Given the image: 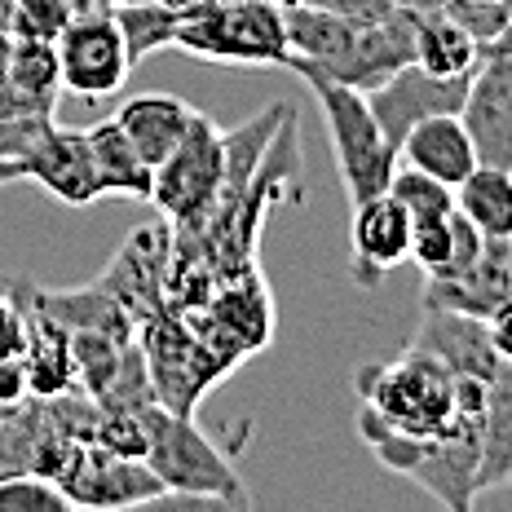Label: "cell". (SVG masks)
Returning a JSON list of instances; mask_svg holds the SVG:
<instances>
[{"instance_id": "1", "label": "cell", "mask_w": 512, "mask_h": 512, "mask_svg": "<svg viewBox=\"0 0 512 512\" xmlns=\"http://www.w3.org/2000/svg\"><path fill=\"white\" fill-rule=\"evenodd\" d=\"M358 398L371 420L411 437H437L464 420L460 376L442 358L407 345L393 362H371L358 371Z\"/></svg>"}, {"instance_id": "2", "label": "cell", "mask_w": 512, "mask_h": 512, "mask_svg": "<svg viewBox=\"0 0 512 512\" xmlns=\"http://www.w3.org/2000/svg\"><path fill=\"white\" fill-rule=\"evenodd\" d=\"M173 49L221 67H292V40L279 0H195Z\"/></svg>"}, {"instance_id": "3", "label": "cell", "mask_w": 512, "mask_h": 512, "mask_svg": "<svg viewBox=\"0 0 512 512\" xmlns=\"http://www.w3.org/2000/svg\"><path fill=\"white\" fill-rule=\"evenodd\" d=\"M287 71H296V76L309 84L318 111H323L340 181H345V190H349V204H362V199L389 190V177H393V168H398V151H393L389 137L380 133L367 93L336 80V76H327L323 67L301 62V58H292Z\"/></svg>"}, {"instance_id": "4", "label": "cell", "mask_w": 512, "mask_h": 512, "mask_svg": "<svg viewBox=\"0 0 512 512\" xmlns=\"http://www.w3.org/2000/svg\"><path fill=\"white\" fill-rule=\"evenodd\" d=\"M146 464L173 499L195 504H230L248 508L252 495L243 490V477L217 451V442L199 429L195 415H177L168 407H146Z\"/></svg>"}, {"instance_id": "5", "label": "cell", "mask_w": 512, "mask_h": 512, "mask_svg": "<svg viewBox=\"0 0 512 512\" xmlns=\"http://www.w3.org/2000/svg\"><path fill=\"white\" fill-rule=\"evenodd\" d=\"M221 190H226V133L212 124V115L195 111L177 151L155 168L151 204L173 230H199L217 208Z\"/></svg>"}, {"instance_id": "6", "label": "cell", "mask_w": 512, "mask_h": 512, "mask_svg": "<svg viewBox=\"0 0 512 512\" xmlns=\"http://www.w3.org/2000/svg\"><path fill=\"white\" fill-rule=\"evenodd\" d=\"M181 318H186L190 332L217 354V362L226 371H234L243 358L261 354L274 340V301H270V287H265L256 265L221 279L217 292H212L204 305L186 309Z\"/></svg>"}, {"instance_id": "7", "label": "cell", "mask_w": 512, "mask_h": 512, "mask_svg": "<svg viewBox=\"0 0 512 512\" xmlns=\"http://www.w3.org/2000/svg\"><path fill=\"white\" fill-rule=\"evenodd\" d=\"M137 345L146 354L155 380V398L159 407L177 411V415H195V402L217 384L221 376H230L217 362V354L186 327L181 314H155L151 323L137 327Z\"/></svg>"}, {"instance_id": "8", "label": "cell", "mask_w": 512, "mask_h": 512, "mask_svg": "<svg viewBox=\"0 0 512 512\" xmlns=\"http://www.w3.org/2000/svg\"><path fill=\"white\" fill-rule=\"evenodd\" d=\"M58 490L67 495L71 512H115V508H137V504H164L168 486L151 473L146 460H128L115 455L98 442H76L67 451V460L53 473Z\"/></svg>"}, {"instance_id": "9", "label": "cell", "mask_w": 512, "mask_h": 512, "mask_svg": "<svg viewBox=\"0 0 512 512\" xmlns=\"http://www.w3.org/2000/svg\"><path fill=\"white\" fill-rule=\"evenodd\" d=\"M62 67V89L76 98H111L124 89V80L133 76V58H128L124 31L115 23L111 9L93 5L76 14L53 40Z\"/></svg>"}, {"instance_id": "10", "label": "cell", "mask_w": 512, "mask_h": 512, "mask_svg": "<svg viewBox=\"0 0 512 512\" xmlns=\"http://www.w3.org/2000/svg\"><path fill=\"white\" fill-rule=\"evenodd\" d=\"M168 270H173V226L155 221V226H137L115 248L111 265L98 274V283L142 327L155 314H168Z\"/></svg>"}, {"instance_id": "11", "label": "cell", "mask_w": 512, "mask_h": 512, "mask_svg": "<svg viewBox=\"0 0 512 512\" xmlns=\"http://www.w3.org/2000/svg\"><path fill=\"white\" fill-rule=\"evenodd\" d=\"M468 80H473V71L468 76H433L420 62H411V67L393 71L389 80H380L376 89H367V102H371L380 133L398 151V142L420 120H429V115H460Z\"/></svg>"}, {"instance_id": "12", "label": "cell", "mask_w": 512, "mask_h": 512, "mask_svg": "<svg viewBox=\"0 0 512 512\" xmlns=\"http://www.w3.org/2000/svg\"><path fill=\"white\" fill-rule=\"evenodd\" d=\"M477 468H482V411L464 415L455 429L424 437L420 455L402 477H411L420 490H429L442 508L468 512L477 499Z\"/></svg>"}, {"instance_id": "13", "label": "cell", "mask_w": 512, "mask_h": 512, "mask_svg": "<svg viewBox=\"0 0 512 512\" xmlns=\"http://www.w3.org/2000/svg\"><path fill=\"white\" fill-rule=\"evenodd\" d=\"M460 120L477 146V164L512 168V49H482Z\"/></svg>"}, {"instance_id": "14", "label": "cell", "mask_w": 512, "mask_h": 512, "mask_svg": "<svg viewBox=\"0 0 512 512\" xmlns=\"http://www.w3.org/2000/svg\"><path fill=\"white\" fill-rule=\"evenodd\" d=\"M23 173L27 181H36L45 195H53L67 208H89L106 199L98 159H93L89 133L84 128H58L49 124L45 133L31 142V151L23 155Z\"/></svg>"}, {"instance_id": "15", "label": "cell", "mask_w": 512, "mask_h": 512, "mask_svg": "<svg viewBox=\"0 0 512 512\" xmlns=\"http://www.w3.org/2000/svg\"><path fill=\"white\" fill-rule=\"evenodd\" d=\"M349 248H354V283L376 287L411 256V212L389 190L362 199L349 221Z\"/></svg>"}, {"instance_id": "16", "label": "cell", "mask_w": 512, "mask_h": 512, "mask_svg": "<svg viewBox=\"0 0 512 512\" xmlns=\"http://www.w3.org/2000/svg\"><path fill=\"white\" fill-rule=\"evenodd\" d=\"M415 349L442 358L455 376L464 380H490L499 371V349L490 340V323L477 314H460V309H424L420 327L411 336Z\"/></svg>"}, {"instance_id": "17", "label": "cell", "mask_w": 512, "mask_h": 512, "mask_svg": "<svg viewBox=\"0 0 512 512\" xmlns=\"http://www.w3.org/2000/svg\"><path fill=\"white\" fill-rule=\"evenodd\" d=\"M415 62V9H402L393 5L389 14L371 18V23H358V36H354V49L345 53L336 71L327 76L354 84V89H376L380 80H389L393 71L411 67Z\"/></svg>"}, {"instance_id": "18", "label": "cell", "mask_w": 512, "mask_h": 512, "mask_svg": "<svg viewBox=\"0 0 512 512\" xmlns=\"http://www.w3.org/2000/svg\"><path fill=\"white\" fill-rule=\"evenodd\" d=\"M5 287L23 305L40 309V314L53 318L58 327H67V332H111L124 340L137 336V323L124 314V305L115 301L98 279L84 287H62V292H49V287H40L31 279H5Z\"/></svg>"}, {"instance_id": "19", "label": "cell", "mask_w": 512, "mask_h": 512, "mask_svg": "<svg viewBox=\"0 0 512 512\" xmlns=\"http://www.w3.org/2000/svg\"><path fill=\"white\" fill-rule=\"evenodd\" d=\"M512 296L508 283V239H486L482 256L451 279L424 283V309H460V314L490 318Z\"/></svg>"}, {"instance_id": "20", "label": "cell", "mask_w": 512, "mask_h": 512, "mask_svg": "<svg viewBox=\"0 0 512 512\" xmlns=\"http://www.w3.org/2000/svg\"><path fill=\"white\" fill-rule=\"evenodd\" d=\"M398 164L420 168L446 186H460L477 168V146L460 115H429L398 142Z\"/></svg>"}, {"instance_id": "21", "label": "cell", "mask_w": 512, "mask_h": 512, "mask_svg": "<svg viewBox=\"0 0 512 512\" xmlns=\"http://www.w3.org/2000/svg\"><path fill=\"white\" fill-rule=\"evenodd\" d=\"M115 120L128 133V142L142 151L146 164L159 168L186 137L190 120H195V106L173 98V93H137L115 111Z\"/></svg>"}, {"instance_id": "22", "label": "cell", "mask_w": 512, "mask_h": 512, "mask_svg": "<svg viewBox=\"0 0 512 512\" xmlns=\"http://www.w3.org/2000/svg\"><path fill=\"white\" fill-rule=\"evenodd\" d=\"M283 18H287V40H292V58H301V62L336 71L340 62H345V53L354 49L358 23L345 18V14L305 5V0H287Z\"/></svg>"}, {"instance_id": "23", "label": "cell", "mask_w": 512, "mask_h": 512, "mask_svg": "<svg viewBox=\"0 0 512 512\" xmlns=\"http://www.w3.org/2000/svg\"><path fill=\"white\" fill-rule=\"evenodd\" d=\"M512 486V362L486 380L482 402V468H477V495Z\"/></svg>"}, {"instance_id": "24", "label": "cell", "mask_w": 512, "mask_h": 512, "mask_svg": "<svg viewBox=\"0 0 512 512\" xmlns=\"http://www.w3.org/2000/svg\"><path fill=\"white\" fill-rule=\"evenodd\" d=\"M18 301V296H14ZM23 305V301H18ZM27 309V349H23V362H27V384L36 398H58V393L76 389V358H71V332L58 327L53 318H45L40 309Z\"/></svg>"}, {"instance_id": "25", "label": "cell", "mask_w": 512, "mask_h": 512, "mask_svg": "<svg viewBox=\"0 0 512 512\" xmlns=\"http://www.w3.org/2000/svg\"><path fill=\"white\" fill-rule=\"evenodd\" d=\"M415 62L433 76H468L482 62V45L451 9L415 14Z\"/></svg>"}, {"instance_id": "26", "label": "cell", "mask_w": 512, "mask_h": 512, "mask_svg": "<svg viewBox=\"0 0 512 512\" xmlns=\"http://www.w3.org/2000/svg\"><path fill=\"white\" fill-rule=\"evenodd\" d=\"M89 133V146H93V159H98V173H102V186L106 195H124V199H146L151 204V186H155V168L142 159L128 133L120 128V120H98L84 128Z\"/></svg>"}, {"instance_id": "27", "label": "cell", "mask_w": 512, "mask_h": 512, "mask_svg": "<svg viewBox=\"0 0 512 512\" xmlns=\"http://www.w3.org/2000/svg\"><path fill=\"white\" fill-rule=\"evenodd\" d=\"M9 80H14L18 98L36 115H53L62 93V67L53 40L40 36H9Z\"/></svg>"}, {"instance_id": "28", "label": "cell", "mask_w": 512, "mask_h": 512, "mask_svg": "<svg viewBox=\"0 0 512 512\" xmlns=\"http://www.w3.org/2000/svg\"><path fill=\"white\" fill-rule=\"evenodd\" d=\"M455 208L473 221L486 239H512V168L477 164L455 186Z\"/></svg>"}, {"instance_id": "29", "label": "cell", "mask_w": 512, "mask_h": 512, "mask_svg": "<svg viewBox=\"0 0 512 512\" xmlns=\"http://www.w3.org/2000/svg\"><path fill=\"white\" fill-rule=\"evenodd\" d=\"M111 14H115V23H120V31H124L128 58H133V67H137V62H146L151 53L173 49L181 14H186V9L164 5V0H133V5H115Z\"/></svg>"}, {"instance_id": "30", "label": "cell", "mask_w": 512, "mask_h": 512, "mask_svg": "<svg viewBox=\"0 0 512 512\" xmlns=\"http://www.w3.org/2000/svg\"><path fill=\"white\" fill-rule=\"evenodd\" d=\"M137 340V336H133ZM133 340L111 336V332H71V358H76V389L89 398H102L111 389V380L120 376L124 354Z\"/></svg>"}, {"instance_id": "31", "label": "cell", "mask_w": 512, "mask_h": 512, "mask_svg": "<svg viewBox=\"0 0 512 512\" xmlns=\"http://www.w3.org/2000/svg\"><path fill=\"white\" fill-rule=\"evenodd\" d=\"M0 512H71V504L53 477L0 468Z\"/></svg>"}, {"instance_id": "32", "label": "cell", "mask_w": 512, "mask_h": 512, "mask_svg": "<svg viewBox=\"0 0 512 512\" xmlns=\"http://www.w3.org/2000/svg\"><path fill=\"white\" fill-rule=\"evenodd\" d=\"M389 195L398 199L411 217H429V212H451L455 208V186H446V181L420 173V168H407V164L393 168Z\"/></svg>"}, {"instance_id": "33", "label": "cell", "mask_w": 512, "mask_h": 512, "mask_svg": "<svg viewBox=\"0 0 512 512\" xmlns=\"http://www.w3.org/2000/svg\"><path fill=\"white\" fill-rule=\"evenodd\" d=\"M53 124V115H18V120H0V159H23L40 133Z\"/></svg>"}, {"instance_id": "34", "label": "cell", "mask_w": 512, "mask_h": 512, "mask_svg": "<svg viewBox=\"0 0 512 512\" xmlns=\"http://www.w3.org/2000/svg\"><path fill=\"white\" fill-rule=\"evenodd\" d=\"M27 349V309L0 283V358H14Z\"/></svg>"}, {"instance_id": "35", "label": "cell", "mask_w": 512, "mask_h": 512, "mask_svg": "<svg viewBox=\"0 0 512 512\" xmlns=\"http://www.w3.org/2000/svg\"><path fill=\"white\" fill-rule=\"evenodd\" d=\"M27 398H31V384H27L23 354L0 358V411H14L18 402H27Z\"/></svg>"}, {"instance_id": "36", "label": "cell", "mask_w": 512, "mask_h": 512, "mask_svg": "<svg viewBox=\"0 0 512 512\" xmlns=\"http://www.w3.org/2000/svg\"><path fill=\"white\" fill-rule=\"evenodd\" d=\"M18 115H36L18 98L14 80H9V31H0V120H18Z\"/></svg>"}, {"instance_id": "37", "label": "cell", "mask_w": 512, "mask_h": 512, "mask_svg": "<svg viewBox=\"0 0 512 512\" xmlns=\"http://www.w3.org/2000/svg\"><path fill=\"white\" fill-rule=\"evenodd\" d=\"M305 5L332 9V14H345V18H354V23H371V18L389 14L393 0H305Z\"/></svg>"}, {"instance_id": "38", "label": "cell", "mask_w": 512, "mask_h": 512, "mask_svg": "<svg viewBox=\"0 0 512 512\" xmlns=\"http://www.w3.org/2000/svg\"><path fill=\"white\" fill-rule=\"evenodd\" d=\"M486 323H490V340H495L499 358H508V362H512V296L495 309V314L486 318Z\"/></svg>"}, {"instance_id": "39", "label": "cell", "mask_w": 512, "mask_h": 512, "mask_svg": "<svg viewBox=\"0 0 512 512\" xmlns=\"http://www.w3.org/2000/svg\"><path fill=\"white\" fill-rule=\"evenodd\" d=\"M14 181H27L23 159H0V186H14Z\"/></svg>"}, {"instance_id": "40", "label": "cell", "mask_w": 512, "mask_h": 512, "mask_svg": "<svg viewBox=\"0 0 512 512\" xmlns=\"http://www.w3.org/2000/svg\"><path fill=\"white\" fill-rule=\"evenodd\" d=\"M393 5H402V9H415V14H429V9H442L446 0H393Z\"/></svg>"}, {"instance_id": "41", "label": "cell", "mask_w": 512, "mask_h": 512, "mask_svg": "<svg viewBox=\"0 0 512 512\" xmlns=\"http://www.w3.org/2000/svg\"><path fill=\"white\" fill-rule=\"evenodd\" d=\"M14 14H18V0H0V31H14Z\"/></svg>"}, {"instance_id": "42", "label": "cell", "mask_w": 512, "mask_h": 512, "mask_svg": "<svg viewBox=\"0 0 512 512\" xmlns=\"http://www.w3.org/2000/svg\"><path fill=\"white\" fill-rule=\"evenodd\" d=\"M93 5H102V9H115V5H133V0H93Z\"/></svg>"}, {"instance_id": "43", "label": "cell", "mask_w": 512, "mask_h": 512, "mask_svg": "<svg viewBox=\"0 0 512 512\" xmlns=\"http://www.w3.org/2000/svg\"><path fill=\"white\" fill-rule=\"evenodd\" d=\"M495 45H512V27H508V31H504V36H499V40H495ZM486 49H490V45H486Z\"/></svg>"}, {"instance_id": "44", "label": "cell", "mask_w": 512, "mask_h": 512, "mask_svg": "<svg viewBox=\"0 0 512 512\" xmlns=\"http://www.w3.org/2000/svg\"><path fill=\"white\" fill-rule=\"evenodd\" d=\"M164 5H177V9H186V5H195V0H164Z\"/></svg>"}, {"instance_id": "45", "label": "cell", "mask_w": 512, "mask_h": 512, "mask_svg": "<svg viewBox=\"0 0 512 512\" xmlns=\"http://www.w3.org/2000/svg\"><path fill=\"white\" fill-rule=\"evenodd\" d=\"M508 283H512V239H508Z\"/></svg>"}, {"instance_id": "46", "label": "cell", "mask_w": 512, "mask_h": 512, "mask_svg": "<svg viewBox=\"0 0 512 512\" xmlns=\"http://www.w3.org/2000/svg\"><path fill=\"white\" fill-rule=\"evenodd\" d=\"M490 49H512V45H490Z\"/></svg>"}]
</instances>
